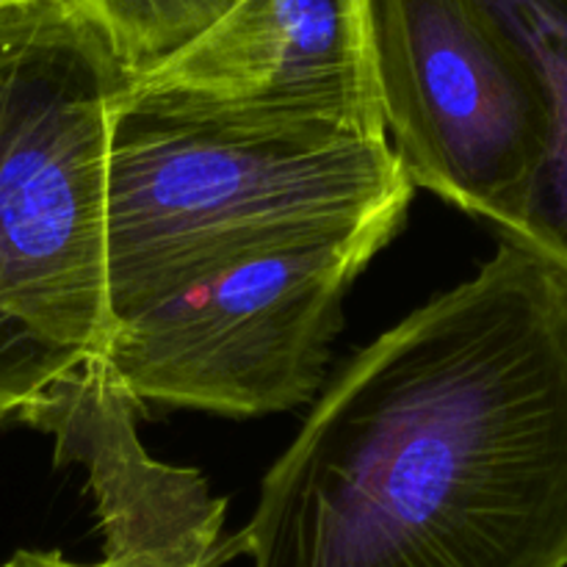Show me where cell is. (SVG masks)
I'll return each mask as SVG.
<instances>
[{"label":"cell","instance_id":"10","mask_svg":"<svg viewBox=\"0 0 567 567\" xmlns=\"http://www.w3.org/2000/svg\"><path fill=\"white\" fill-rule=\"evenodd\" d=\"M0 3H9V0H0Z\"/></svg>","mask_w":567,"mask_h":567},{"label":"cell","instance_id":"7","mask_svg":"<svg viewBox=\"0 0 567 567\" xmlns=\"http://www.w3.org/2000/svg\"><path fill=\"white\" fill-rule=\"evenodd\" d=\"M94 513L103 532L97 563L25 548L0 567H219L225 559V502L203 485L105 493L94 498Z\"/></svg>","mask_w":567,"mask_h":567},{"label":"cell","instance_id":"1","mask_svg":"<svg viewBox=\"0 0 567 567\" xmlns=\"http://www.w3.org/2000/svg\"><path fill=\"white\" fill-rule=\"evenodd\" d=\"M252 567H567V269L504 238L365 347L260 482Z\"/></svg>","mask_w":567,"mask_h":567},{"label":"cell","instance_id":"4","mask_svg":"<svg viewBox=\"0 0 567 567\" xmlns=\"http://www.w3.org/2000/svg\"><path fill=\"white\" fill-rule=\"evenodd\" d=\"M402 225L247 255L111 330L100 360L142 408L249 419L324 382L343 297Z\"/></svg>","mask_w":567,"mask_h":567},{"label":"cell","instance_id":"9","mask_svg":"<svg viewBox=\"0 0 567 567\" xmlns=\"http://www.w3.org/2000/svg\"><path fill=\"white\" fill-rule=\"evenodd\" d=\"M136 78L208 31L236 0H75Z\"/></svg>","mask_w":567,"mask_h":567},{"label":"cell","instance_id":"5","mask_svg":"<svg viewBox=\"0 0 567 567\" xmlns=\"http://www.w3.org/2000/svg\"><path fill=\"white\" fill-rule=\"evenodd\" d=\"M385 136L415 188L520 238L548 147L537 81L474 0H363Z\"/></svg>","mask_w":567,"mask_h":567},{"label":"cell","instance_id":"8","mask_svg":"<svg viewBox=\"0 0 567 567\" xmlns=\"http://www.w3.org/2000/svg\"><path fill=\"white\" fill-rule=\"evenodd\" d=\"M537 81L548 147L515 241L567 269V0H474Z\"/></svg>","mask_w":567,"mask_h":567},{"label":"cell","instance_id":"3","mask_svg":"<svg viewBox=\"0 0 567 567\" xmlns=\"http://www.w3.org/2000/svg\"><path fill=\"white\" fill-rule=\"evenodd\" d=\"M127 81L75 0L0 3V424L111 336L105 155Z\"/></svg>","mask_w":567,"mask_h":567},{"label":"cell","instance_id":"6","mask_svg":"<svg viewBox=\"0 0 567 567\" xmlns=\"http://www.w3.org/2000/svg\"><path fill=\"white\" fill-rule=\"evenodd\" d=\"M127 89L216 114L385 136L363 0H236Z\"/></svg>","mask_w":567,"mask_h":567},{"label":"cell","instance_id":"2","mask_svg":"<svg viewBox=\"0 0 567 567\" xmlns=\"http://www.w3.org/2000/svg\"><path fill=\"white\" fill-rule=\"evenodd\" d=\"M413 192L385 136L125 86L105 155L111 330L247 255L402 225Z\"/></svg>","mask_w":567,"mask_h":567}]
</instances>
